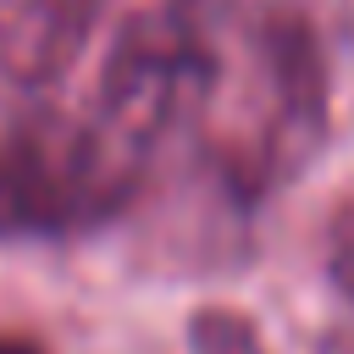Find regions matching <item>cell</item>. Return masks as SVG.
<instances>
[{
  "instance_id": "1",
  "label": "cell",
  "mask_w": 354,
  "mask_h": 354,
  "mask_svg": "<svg viewBox=\"0 0 354 354\" xmlns=\"http://www.w3.org/2000/svg\"><path fill=\"white\" fill-rule=\"evenodd\" d=\"M221 88H210L216 100ZM332 72L326 44L304 0H260L243 17L238 77L221 94L210 133V166L238 205H260L288 188L326 144Z\"/></svg>"
},
{
  "instance_id": "2",
  "label": "cell",
  "mask_w": 354,
  "mask_h": 354,
  "mask_svg": "<svg viewBox=\"0 0 354 354\" xmlns=\"http://www.w3.org/2000/svg\"><path fill=\"white\" fill-rule=\"evenodd\" d=\"M221 55L205 33L199 17L183 6H155L122 22L105 66H100V94L88 111V127L127 155L133 166L149 171V155L171 127L205 111L216 88Z\"/></svg>"
},
{
  "instance_id": "3",
  "label": "cell",
  "mask_w": 354,
  "mask_h": 354,
  "mask_svg": "<svg viewBox=\"0 0 354 354\" xmlns=\"http://www.w3.org/2000/svg\"><path fill=\"white\" fill-rule=\"evenodd\" d=\"M100 11L105 0H0V77L55 88L77 66Z\"/></svg>"
},
{
  "instance_id": "4",
  "label": "cell",
  "mask_w": 354,
  "mask_h": 354,
  "mask_svg": "<svg viewBox=\"0 0 354 354\" xmlns=\"http://www.w3.org/2000/svg\"><path fill=\"white\" fill-rule=\"evenodd\" d=\"M188 343H194V354H271V348L260 343L254 321L238 315V310H227V304L194 310V315H188Z\"/></svg>"
},
{
  "instance_id": "5",
  "label": "cell",
  "mask_w": 354,
  "mask_h": 354,
  "mask_svg": "<svg viewBox=\"0 0 354 354\" xmlns=\"http://www.w3.org/2000/svg\"><path fill=\"white\" fill-rule=\"evenodd\" d=\"M326 277L343 299H354V199H343L326 227Z\"/></svg>"
},
{
  "instance_id": "6",
  "label": "cell",
  "mask_w": 354,
  "mask_h": 354,
  "mask_svg": "<svg viewBox=\"0 0 354 354\" xmlns=\"http://www.w3.org/2000/svg\"><path fill=\"white\" fill-rule=\"evenodd\" d=\"M177 6H183V11H188V17H199V22H205V17H210V11H227V6H232V0H177Z\"/></svg>"
},
{
  "instance_id": "7",
  "label": "cell",
  "mask_w": 354,
  "mask_h": 354,
  "mask_svg": "<svg viewBox=\"0 0 354 354\" xmlns=\"http://www.w3.org/2000/svg\"><path fill=\"white\" fill-rule=\"evenodd\" d=\"M326 354H354V332H343V337H337V343H332Z\"/></svg>"
},
{
  "instance_id": "8",
  "label": "cell",
  "mask_w": 354,
  "mask_h": 354,
  "mask_svg": "<svg viewBox=\"0 0 354 354\" xmlns=\"http://www.w3.org/2000/svg\"><path fill=\"white\" fill-rule=\"evenodd\" d=\"M0 155H6V122H0Z\"/></svg>"
}]
</instances>
